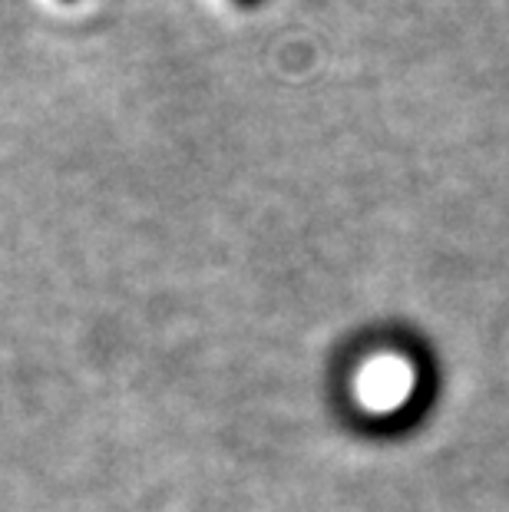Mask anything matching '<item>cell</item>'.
I'll return each mask as SVG.
<instances>
[{"label": "cell", "mask_w": 509, "mask_h": 512, "mask_svg": "<svg viewBox=\"0 0 509 512\" xmlns=\"http://www.w3.org/2000/svg\"><path fill=\"white\" fill-rule=\"evenodd\" d=\"M242 4H258V0H242Z\"/></svg>", "instance_id": "cell-1"}]
</instances>
